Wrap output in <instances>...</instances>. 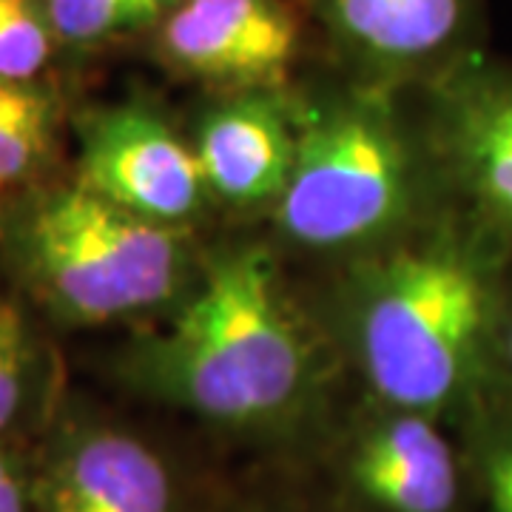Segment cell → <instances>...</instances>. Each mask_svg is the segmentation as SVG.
Returning <instances> with one entry per match:
<instances>
[{"label":"cell","instance_id":"obj_1","mask_svg":"<svg viewBox=\"0 0 512 512\" xmlns=\"http://www.w3.org/2000/svg\"><path fill=\"white\" fill-rule=\"evenodd\" d=\"M134 370L154 396L205 419L265 424L288 413L305 390L308 345L271 256L242 248L214 259Z\"/></svg>","mask_w":512,"mask_h":512},{"label":"cell","instance_id":"obj_2","mask_svg":"<svg viewBox=\"0 0 512 512\" xmlns=\"http://www.w3.org/2000/svg\"><path fill=\"white\" fill-rule=\"evenodd\" d=\"M490 328V279L456 242H427L390 256L370 276L356 316L373 390L404 413L424 416L464 393Z\"/></svg>","mask_w":512,"mask_h":512},{"label":"cell","instance_id":"obj_3","mask_svg":"<svg viewBox=\"0 0 512 512\" xmlns=\"http://www.w3.org/2000/svg\"><path fill=\"white\" fill-rule=\"evenodd\" d=\"M9 245L29 288L77 325L163 305L188 268L180 228L143 220L83 183L35 194L9 222Z\"/></svg>","mask_w":512,"mask_h":512},{"label":"cell","instance_id":"obj_4","mask_svg":"<svg viewBox=\"0 0 512 512\" xmlns=\"http://www.w3.org/2000/svg\"><path fill=\"white\" fill-rule=\"evenodd\" d=\"M410 200V157L384 103L356 97L322 111L296 137L279 197L282 231L311 248L382 234Z\"/></svg>","mask_w":512,"mask_h":512},{"label":"cell","instance_id":"obj_5","mask_svg":"<svg viewBox=\"0 0 512 512\" xmlns=\"http://www.w3.org/2000/svg\"><path fill=\"white\" fill-rule=\"evenodd\" d=\"M80 140V183L131 214L177 228L202 205L208 185L194 148L148 106L94 111Z\"/></svg>","mask_w":512,"mask_h":512},{"label":"cell","instance_id":"obj_6","mask_svg":"<svg viewBox=\"0 0 512 512\" xmlns=\"http://www.w3.org/2000/svg\"><path fill=\"white\" fill-rule=\"evenodd\" d=\"M299 52V20L282 0H180L160 23V55L211 86L274 92Z\"/></svg>","mask_w":512,"mask_h":512},{"label":"cell","instance_id":"obj_7","mask_svg":"<svg viewBox=\"0 0 512 512\" xmlns=\"http://www.w3.org/2000/svg\"><path fill=\"white\" fill-rule=\"evenodd\" d=\"M32 512H174L165 461L120 430H80L46 461Z\"/></svg>","mask_w":512,"mask_h":512},{"label":"cell","instance_id":"obj_8","mask_svg":"<svg viewBox=\"0 0 512 512\" xmlns=\"http://www.w3.org/2000/svg\"><path fill=\"white\" fill-rule=\"evenodd\" d=\"M194 154L208 191L222 200L276 202L291 177L296 137L271 92H245L202 120Z\"/></svg>","mask_w":512,"mask_h":512},{"label":"cell","instance_id":"obj_9","mask_svg":"<svg viewBox=\"0 0 512 512\" xmlns=\"http://www.w3.org/2000/svg\"><path fill=\"white\" fill-rule=\"evenodd\" d=\"M350 481L382 512H453L461 498L456 450L424 413L376 424L353 450Z\"/></svg>","mask_w":512,"mask_h":512},{"label":"cell","instance_id":"obj_10","mask_svg":"<svg viewBox=\"0 0 512 512\" xmlns=\"http://www.w3.org/2000/svg\"><path fill=\"white\" fill-rule=\"evenodd\" d=\"M470 0H319L333 37L373 66L410 69L447 52Z\"/></svg>","mask_w":512,"mask_h":512},{"label":"cell","instance_id":"obj_11","mask_svg":"<svg viewBox=\"0 0 512 512\" xmlns=\"http://www.w3.org/2000/svg\"><path fill=\"white\" fill-rule=\"evenodd\" d=\"M450 134L481 205L512 228V77L467 74L450 97Z\"/></svg>","mask_w":512,"mask_h":512},{"label":"cell","instance_id":"obj_12","mask_svg":"<svg viewBox=\"0 0 512 512\" xmlns=\"http://www.w3.org/2000/svg\"><path fill=\"white\" fill-rule=\"evenodd\" d=\"M57 103L35 80L0 77V185L20 183L46 160Z\"/></svg>","mask_w":512,"mask_h":512},{"label":"cell","instance_id":"obj_13","mask_svg":"<svg viewBox=\"0 0 512 512\" xmlns=\"http://www.w3.org/2000/svg\"><path fill=\"white\" fill-rule=\"evenodd\" d=\"M57 43L103 46L160 26L180 0H43Z\"/></svg>","mask_w":512,"mask_h":512},{"label":"cell","instance_id":"obj_14","mask_svg":"<svg viewBox=\"0 0 512 512\" xmlns=\"http://www.w3.org/2000/svg\"><path fill=\"white\" fill-rule=\"evenodd\" d=\"M55 32L43 0H0V77L35 80L46 69Z\"/></svg>","mask_w":512,"mask_h":512},{"label":"cell","instance_id":"obj_15","mask_svg":"<svg viewBox=\"0 0 512 512\" xmlns=\"http://www.w3.org/2000/svg\"><path fill=\"white\" fill-rule=\"evenodd\" d=\"M29 379V333L20 311L0 296V433L15 421Z\"/></svg>","mask_w":512,"mask_h":512},{"label":"cell","instance_id":"obj_16","mask_svg":"<svg viewBox=\"0 0 512 512\" xmlns=\"http://www.w3.org/2000/svg\"><path fill=\"white\" fill-rule=\"evenodd\" d=\"M481 487L490 512H512V439L493 441L484 450Z\"/></svg>","mask_w":512,"mask_h":512},{"label":"cell","instance_id":"obj_17","mask_svg":"<svg viewBox=\"0 0 512 512\" xmlns=\"http://www.w3.org/2000/svg\"><path fill=\"white\" fill-rule=\"evenodd\" d=\"M0 512H32V495L26 493L15 464L0 450Z\"/></svg>","mask_w":512,"mask_h":512},{"label":"cell","instance_id":"obj_18","mask_svg":"<svg viewBox=\"0 0 512 512\" xmlns=\"http://www.w3.org/2000/svg\"><path fill=\"white\" fill-rule=\"evenodd\" d=\"M501 345H504V362H507V367H510V373H512V316H510V322H507V328H504Z\"/></svg>","mask_w":512,"mask_h":512}]
</instances>
